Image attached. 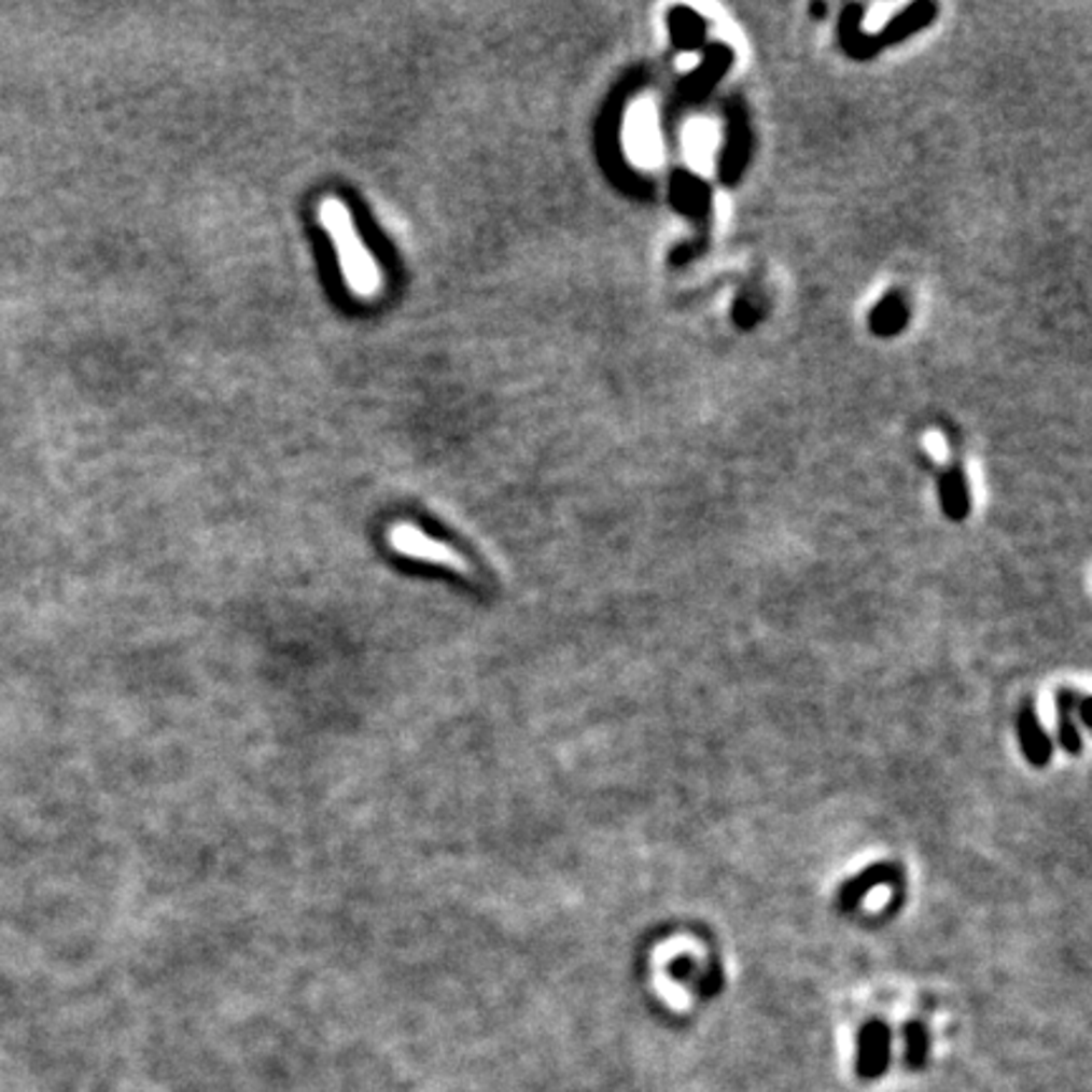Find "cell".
<instances>
[{
    "label": "cell",
    "instance_id": "cell-3",
    "mask_svg": "<svg viewBox=\"0 0 1092 1092\" xmlns=\"http://www.w3.org/2000/svg\"><path fill=\"white\" fill-rule=\"evenodd\" d=\"M887 1062H891V1030L880 1019H870L857 1035V1077L878 1080L885 1075Z\"/></svg>",
    "mask_w": 1092,
    "mask_h": 1092
},
{
    "label": "cell",
    "instance_id": "cell-5",
    "mask_svg": "<svg viewBox=\"0 0 1092 1092\" xmlns=\"http://www.w3.org/2000/svg\"><path fill=\"white\" fill-rule=\"evenodd\" d=\"M1019 744H1022L1024 759L1035 767H1047V761L1052 759V741L1050 733L1045 731L1042 720L1035 713L1032 705H1024L1022 713H1019Z\"/></svg>",
    "mask_w": 1092,
    "mask_h": 1092
},
{
    "label": "cell",
    "instance_id": "cell-2",
    "mask_svg": "<svg viewBox=\"0 0 1092 1092\" xmlns=\"http://www.w3.org/2000/svg\"><path fill=\"white\" fill-rule=\"evenodd\" d=\"M388 542L392 546V551H397L400 557L415 559V562L435 564V566H446V570L463 574V577L465 574H468V577L473 574V564L461 555V551L456 549V546H450L446 542H440V538L425 534V531L418 529L410 521L392 523L390 531H388Z\"/></svg>",
    "mask_w": 1092,
    "mask_h": 1092
},
{
    "label": "cell",
    "instance_id": "cell-6",
    "mask_svg": "<svg viewBox=\"0 0 1092 1092\" xmlns=\"http://www.w3.org/2000/svg\"><path fill=\"white\" fill-rule=\"evenodd\" d=\"M893 878H895V868H891V865H872V868L863 870L860 876L848 880V883L842 885V891H840L842 910L855 908L857 902H860L865 895L872 891V887L880 885V883H887V880H893Z\"/></svg>",
    "mask_w": 1092,
    "mask_h": 1092
},
{
    "label": "cell",
    "instance_id": "cell-7",
    "mask_svg": "<svg viewBox=\"0 0 1092 1092\" xmlns=\"http://www.w3.org/2000/svg\"><path fill=\"white\" fill-rule=\"evenodd\" d=\"M1060 741L1062 746L1067 748L1069 754H1080V728H1077L1075 718H1073V711H1075V696L1069 694V690H1062L1060 698Z\"/></svg>",
    "mask_w": 1092,
    "mask_h": 1092
},
{
    "label": "cell",
    "instance_id": "cell-9",
    "mask_svg": "<svg viewBox=\"0 0 1092 1092\" xmlns=\"http://www.w3.org/2000/svg\"><path fill=\"white\" fill-rule=\"evenodd\" d=\"M713 144H716V137H713V129L709 125H705V122H701V125H694V127L688 129L686 150H688V155H690V159H694L696 165H701V167L709 165Z\"/></svg>",
    "mask_w": 1092,
    "mask_h": 1092
},
{
    "label": "cell",
    "instance_id": "cell-1",
    "mask_svg": "<svg viewBox=\"0 0 1092 1092\" xmlns=\"http://www.w3.org/2000/svg\"><path fill=\"white\" fill-rule=\"evenodd\" d=\"M317 218L322 228L330 233L334 253H337L341 279L349 294L360 302H375L384 291V274L380 261L367 249L360 230H356L354 215L349 206L337 195H326L319 200Z\"/></svg>",
    "mask_w": 1092,
    "mask_h": 1092
},
{
    "label": "cell",
    "instance_id": "cell-8",
    "mask_svg": "<svg viewBox=\"0 0 1092 1092\" xmlns=\"http://www.w3.org/2000/svg\"><path fill=\"white\" fill-rule=\"evenodd\" d=\"M902 1037H906V1065L910 1069L926 1067V1060H928V1032H926V1026H923L921 1022H908L906 1024V1032H902Z\"/></svg>",
    "mask_w": 1092,
    "mask_h": 1092
},
{
    "label": "cell",
    "instance_id": "cell-4",
    "mask_svg": "<svg viewBox=\"0 0 1092 1092\" xmlns=\"http://www.w3.org/2000/svg\"><path fill=\"white\" fill-rule=\"evenodd\" d=\"M625 137H628L630 155L635 157L638 163L655 165L660 144H658V125H655V114L650 104H638L632 109Z\"/></svg>",
    "mask_w": 1092,
    "mask_h": 1092
}]
</instances>
